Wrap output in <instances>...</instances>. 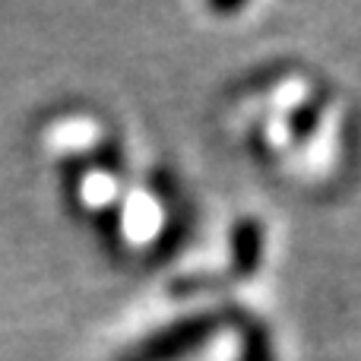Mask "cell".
Instances as JSON below:
<instances>
[{"label":"cell","instance_id":"6da1fadb","mask_svg":"<svg viewBox=\"0 0 361 361\" xmlns=\"http://www.w3.org/2000/svg\"><path fill=\"white\" fill-rule=\"evenodd\" d=\"M216 326H219V320L209 317V314L184 317L178 324L165 326V330L152 333L146 343H140L130 355L121 361H187L209 343Z\"/></svg>","mask_w":361,"mask_h":361},{"label":"cell","instance_id":"7a4b0ae2","mask_svg":"<svg viewBox=\"0 0 361 361\" xmlns=\"http://www.w3.org/2000/svg\"><path fill=\"white\" fill-rule=\"evenodd\" d=\"M260 254H263V228L254 219H244L235 225L231 231V263H235V273L250 276L260 267Z\"/></svg>","mask_w":361,"mask_h":361},{"label":"cell","instance_id":"3957f363","mask_svg":"<svg viewBox=\"0 0 361 361\" xmlns=\"http://www.w3.org/2000/svg\"><path fill=\"white\" fill-rule=\"evenodd\" d=\"M241 361H273V343H269L267 330L254 326V330L247 333V345H244Z\"/></svg>","mask_w":361,"mask_h":361}]
</instances>
